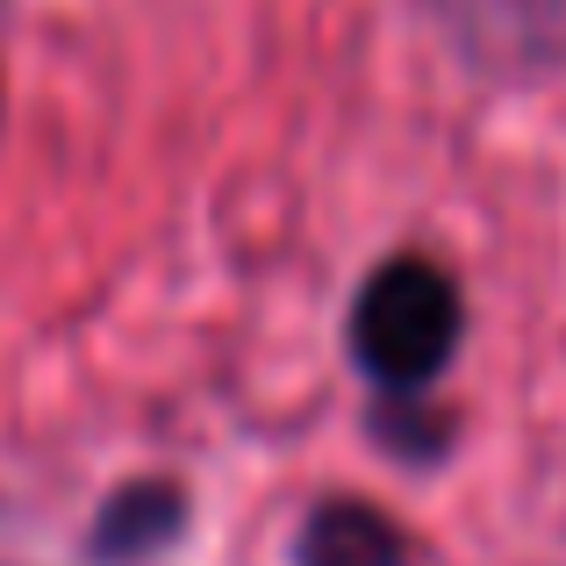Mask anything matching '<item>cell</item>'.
I'll use <instances>...</instances> for the list:
<instances>
[{"label":"cell","instance_id":"2","mask_svg":"<svg viewBox=\"0 0 566 566\" xmlns=\"http://www.w3.org/2000/svg\"><path fill=\"white\" fill-rule=\"evenodd\" d=\"M401 559H409V545H401L395 516H380L374 502H323L294 545V566H401Z\"/></svg>","mask_w":566,"mask_h":566},{"label":"cell","instance_id":"1","mask_svg":"<svg viewBox=\"0 0 566 566\" xmlns=\"http://www.w3.org/2000/svg\"><path fill=\"white\" fill-rule=\"evenodd\" d=\"M352 352L380 387H423L459 352V287L430 259H387L352 308Z\"/></svg>","mask_w":566,"mask_h":566},{"label":"cell","instance_id":"3","mask_svg":"<svg viewBox=\"0 0 566 566\" xmlns=\"http://www.w3.org/2000/svg\"><path fill=\"white\" fill-rule=\"evenodd\" d=\"M180 524H187V502H180L172 481H129L123 495H108V510H101L94 553L101 559H144V553L180 538Z\"/></svg>","mask_w":566,"mask_h":566}]
</instances>
